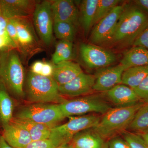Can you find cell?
<instances>
[{"instance_id": "3957f363", "label": "cell", "mask_w": 148, "mask_h": 148, "mask_svg": "<svg viewBox=\"0 0 148 148\" xmlns=\"http://www.w3.org/2000/svg\"><path fill=\"white\" fill-rule=\"evenodd\" d=\"M59 86L52 77H45L32 72L28 75L27 92L33 103L60 104L66 100L60 94Z\"/></svg>"}, {"instance_id": "484cf974", "label": "cell", "mask_w": 148, "mask_h": 148, "mask_svg": "<svg viewBox=\"0 0 148 148\" xmlns=\"http://www.w3.org/2000/svg\"><path fill=\"white\" fill-rule=\"evenodd\" d=\"M0 10L3 16L7 19L24 18L29 13L18 7L13 0H0Z\"/></svg>"}, {"instance_id": "9c48e42d", "label": "cell", "mask_w": 148, "mask_h": 148, "mask_svg": "<svg viewBox=\"0 0 148 148\" xmlns=\"http://www.w3.org/2000/svg\"><path fill=\"white\" fill-rule=\"evenodd\" d=\"M33 21L42 41L45 45H50L53 37V26L50 2L45 1L37 4L34 12Z\"/></svg>"}, {"instance_id": "8992f818", "label": "cell", "mask_w": 148, "mask_h": 148, "mask_svg": "<svg viewBox=\"0 0 148 148\" xmlns=\"http://www.w3.org/2000/svg\"><path fill=\"white\" fill-rule=\"evenodd\" d=\"M14 118L55 127L66 117L59 104L33 103L21 109Z\"/></svg>"}, {"instance_id": "603a6c76", "label": "cell", "mask_w": 148, "mask_h": 148, "mask_svg": "<svg viewBox=\"0 0 148 148\" xmlns=\"http://www.w3.org/2000/svg\"><path fill=\"white\" fill-rule=\"evenodd\" d=\"M14 24L17 32L20 47H29L34 44L35 38L32 30L23 18L9 19Z\"/></svg>"}, {"instance_id": "8d00e7d4", "label": "cell", "mask_w": 148, "mask_h": 148, "mask_svg": "<svg viewBox=\"0 0 148 148\" xmlns=\"http://www.w3.org/2000/svg\"><path fill=\"white\" fill-rule=\"evenodd\" d=\"M133 2L148 15V0H135Z\"/></svg>"}, {"instance_id": "83f0119b", "label": "cell", "mask_w": 148, "mask_h": 148, "mask_svg": "<svg viewBox=\"0 0 148 148\" xmlns=\"http://www.w3.org/2000/svg\"><path fill=\"white\" fill-rule=\"evenodd\" d=\"M120 1H121L119 0H99L95 12L93 26L108 14L116 6L119 5Z\"/></svg>"}, {"instance_id": "30bf717a", "label": "cell", "mask_w": 148, "mask_h": 148, "mask_svg": "<svg viewBox=\"0 0 148 148\" xmlns=\"http://www.w3.org/2000/svg\"><path fill=\"white\" fill-rule=\"evenodd\" d=\"M80 53L85 65L91 69H101L110 66L116 61L113 53L92 44L82 43L80 46Z\"/></svg>"}, {"instance_id": "836d02e7", "label": "cell", "mask_w": 148, "mask_h": 148, "mask_svg": "<svg viewBox=\"0 0 148 148\" xmlns=\"http://www.w3.org/2000/svg\"><path fill=\"white\" fill-rule=\"evenodd\" d=\"M108 148H131L128 143L121 138H114L108 143Z\"/></svg>"}, {"instance_id": "7402d4cb", "label": "cell", "mask_w": 148, "mask_h": 148, "mask_svg": "<svg viewBox=\"0 0 148 148\" xmlns=\"http://www.w3.org/2000/svg\"><path fill=\"white\" fill-rule=\"evenodd\" d=\"M148 76V65L131 67L123 72L122 84L134 89Z\"/></svg>"}, {"instance_id": "44dd1931", "label": "cell", "mask_w": 148, "mask_h": 148, "mask_svg": "<svg viewBox=\"0 0 148 148\" xmlns=\"http://www.w3.org/2000/svg\"><path fill=\"white\" fill-rule=\"evenodd\" d=\"M13 110V101L5 85L0 80V123L3 127L12 121Z\"/></svg>"}, {"instance_id": "b9f144b4", "label": "cell", "mask_w": 148, "mask_h": 148, "mask_svg": "<svg viewBox=\"0 0 148 148\" xmlns=\"http://www.w3.org/2000/svg\"><path fill=\"white\" fill-rule=\"evenodd\" d=\"M71 146L68 145H65L61 146L58 148H70Z\"/></svg>"}, {"instance_id": "52a82bcc", "label": "cell", "mask_w": 148, "mask_h": 148, "mask_svg": "<svg viewBox=\"0 0 148 148\" xmlns=\"http://www.w3.org/2000/svg\"><path fill=\"white\" fill-rule=\"evenodd\" d=\"M101 119L96 114L71 118L66 123L53 127L49 138L57 141L61 146L68 145L79 132L96 127Z\"/></svg>"}, {"instance_id": "1f68e13d", "label": "cell", "mask_w": 148, "mask_h": 148, "mask_svg": "<svg viewBox=\"0 0 148 148\" xmlns=\"http://www.w3.org/2000/svg\"><path fill=\"white\" fill-rule=\"evenodd\" d=\"M132 46H138L148 49V24L135 40Z\"/></svg>"}, {"instance_id": "d4e9b609", "label": "cell", "mask_w": 148, "mask_h": 148, "mask_svg": "<svg viewBox=\"0 0 148 148\" xmlns=\"http://www.w3.org/2000/svg\"><path fill=\"white\" fill-rule=\"evenodd\" d=\"M130 129L144 133L148 130V102L144 103L135 114L128 127Z\"/></svg>"}, {"instance_id": "e575fe53", "label": "cell", "mask_w": 148, "mask_h": 148, "mask_svg": "<svg viewBox=\"0 0 148 148\" xmlns=\"http://www.w3.org/2000/svg\"><path fill=\"white\" fill-rule=\"evenodd\" d=\"M54 66L49 63L44 64L40 75L45 77H52Z\"/></svg>"}, {"instance_id": "2e32d148", "label": "cell", "mask_w": 148, "mask_h": 148, "mask_svg": "<svg viewBox=\"0 0 148 148\" xmlns=\"http://www.w3.org/2000/svg\"><path fill=\"white\" fill-rule=\"evenodd\" d=\"M71 145L77 148H108L105 139L93 128L83 130L75 135Z\"/></svg>"}, {"instance_id": "ab89813d", "label": "cell", "mask_w": 148, "mask_h": 148, "mask_svg": "<svg viewBox=\"0 0 148 148\" xmlns=\"http://www.w3.org/2000/svg\"><path fill=\"white\" fill-rule=\"evenodd\" d=\"M0 148H14L12 147L6 142L4 138L2 136H0Z\"/></svg>"}, {"instance_id": "9a60e30c", "label": "cell", "mask_w": 148, "mask_h": 148, "mask_svg": "<svg viewBox=\"0 0 148 148\" xmlns=\"http://www.w3.org/2000/svg\"><path fill=\"white\" fill-rule=\"evenodd\" d=\"M3 128V137L12 147L24 148L32 142L29 132L13 122H11Z\"/></svg>"}, {"instance_id": "cb8c5ba5", "label": "cell", "mask_w": 148, "mask_h": 148, "mask_svg": "<svg viewBox=\"0 0 148 148\" xmlns=\"http://www.w3.org/2000/svg\"><path fill=\"white\" fill-rule=\"evenodd\" d=\"M73 53V42L63 40H60L56 45L55 51L52 54V62L57 65L62 62L70 61Z\"/></svg>"}, {"instance_id": "5bb4252c", "label": "cell", "mask_w": 148, "mask_h": 148, "mask_svg": "<svg viewBox=\"0 0 148 148\" xmlns=\"http://www.w3.org/2000/svg\"><path fill=\"white\" fill-rule=\"evenodd\" d=\"M106 92L109 101L118 107L132 106L140 101L134 89L123 84L116 86Z\"/></svg>"}, {"instance_id": "4316f807", "label": "cell", "mask_w": 148, "mask_h": 148, "mask_svg": "<svg viewBox=\"0 0 148 148\" xmlns=\"http://www.w3.org/2000/svg\"><path fill=\"white\" fill-rule=\"evenodd\" d=\"M75 27L73 24L65 21L53 22V31L55 36L60 40L73 42L75 38Z\"/></svg>"}, {"instance_id": "5b68a950", "label": "cell", "mask_w": 148, "mask_h": 148, "mask_svg": "<svg viewBox=\"0 0 148 148\" xmlns=\"http://www.w3.org/2000/svg\"><path fill=\"white\" fill-rule=\"evenodd\" d=\"M59 105L66 118L90 113L103 115L112 108L108 102L98 94L84 95L66 100Z\"/></svg>"}, {"instance_id": "d590c367", "label": "cell", "mask_w": 148, "mask_h": 148, "mask_svg": "<svg viewBox=\"0 0 148 148\" xmlns=\"http://www.w3.org/2000/svg\"><path fill=\"white\" fill-rule=\"evenodd\" d=\"M44 63L41 61H37L32 65V72L37 75H41Z\"/></svg>"}, {"instance_id": "ee69618b", "label": "cell", "mask_w": 148, "mask_h": 148, "mask_svg": "<svg viewBox=\"0 0 148 148\" xmlns=\"http://www.w3.org/2000/svg\"><path fill=\"white\" fill-rule=\"evenodd\" d=\"M148 132V130L147 131V132Z\"/></svg>"}, {"instance_id": "f546056e", "label": "cell", "mask_w": 148, "mask_h": 148, "mask_svg": "<svg viewBox=\"0 0 148 148\" xmlns=\"http://www.w3.org/2000/svg\"><path fill=\"white\" fill-rule=\"evenodd\" d=\"M57 141L49 138L45 140L32 141L24 148H58L61 147Z\"/></svg>"}, {"instance_id": "6da1fadb", "label": "cell", "mask_w": 148, "mask_h": 148, "mask_svg": "<svg viewBox=\"0 0 148 148\" xmlns=\"http://www.w3.org/2000/svg\"><path fill=\"white\" fill-rule=\"evenodd\" d=\"M148 24V15L132 2L124 5L111 41L121 45H133Z\"/></svg>"}, {"instance_id": "4fadbf2b", "label": "cell", "mask_w": 148, "mask_h": 148, "mask_svg": "<svg viewBox=\"0 0 148 148\" xmlns=\"http://www.w3.org/2000/svg\"><path fill=\"white\" fill-rule=\"evenodd\" d=\"M53 22L65 21L75 27L78 26L79 13L75 3L72 0H56L51 3Z\"/></svg>"}, {"instance_id": "d6a6232c", "label": "cell", "mask_w": 148, "mask_h": 148, "mask_svg": "<svg viewBox=\"0 0 148 148\" xmlns=\"http://www.w3.org/2000/svg\"><path fill=\"white\" fill-rule=\"evenodd\" d=\"M6 30L11 39L16 44L17 47H20L16 27L13 23L9 19H8Z\"/></svg>"}, {"instance_id": "4dcf8cb0", "label": "cell", "mask_w": 148, "mask_h": 148, "mask_svg": "<svg viewBox=\"0 0 148 148\" xmlns=\"http://www.w3.org/2000/svg\"><path fill=\"white\" fill-rule=\"evenodd\" d=\"M140 100L148 102V76L134 89Z\"/></svg>"}, {"instance_id": "8fae6325", "label": "cell", "mask_w": 148, "mask_h": 148, "mask_svg": "<svg viewBox=\"0 0 148 148\" xmlns=\"http://www.w3.org/2000/svg\"><path fill=\"white\" fill-rule=\"evenodd\" d=\"M127 68L120 64L99 69L95 75L93 90L98 92H107L117 85L122 84V77Z\"/></svg>"}, {"instance_id": "7c38bea8", "label": "cell", "mask_w": 148, "mask_h": 148, "mask_svg": "<svg viewBox=\"0 0 148 148\" xmlns=\"http://www.w3.org/2000/svg\"><path fill=\"white\" fill-rule=\"evenodd\" d=\"M95 76L83 72L70 82L59 86V91L62 96L77 97L90 93L95 84Z\"/></svg>"}, {"instance_id": "ba28073f", "label": "cell", "mask_w": 148, "mask_h": 148, "mask_svg": "<svg viewBox=\"0 0 148 148\" xmlns=\"http://www.w3.org/2000/svg\"><path fill=\"white\" fill-rule=\"evenodd\" d=\"M124 5H117L92 27L90 33L91 44L100 45L111 41Z\"/></svg>"}, {"instance_id": "7a4b0ae2", "label": "cell", "mask_w": 148, "mask_h": 148, "mask_svg": "<svg viewBox=\"0 0 148 148\" xmlns=\"http://www.w3.org/2000/svg\"><path fill=\"white\" fill-rule=\"evenodd\" d=\"M144 104L139 102L132 106L112 108L103 115L93 129L105 140L112 138L128 128L136 113Z\"/></svg>"}, {"instance_id": "7bdbcfd3", "label": "cell", "mask_w": 148, "mask_h": 148, "mask_svg": "<svg viewBox=\"0 0 148 148\" xmlns=\"http://www.w3.org/2000/svg\"><path fill=\"white\" fill-rule=\"evenodd\" d=\"M70 148H77L76 147H73L72 145H71V147H70Z\"/></svg>"}, {"instance_id": "f35d334b", "label": "cell", "mask_w": 148, "mask_h": 148, "mask_svg": "<svg viewBox=\"0 0 148 148\" xmlns=\"http://www.w3.org/2000/svg\"><path fill=\"white\" fill-rule=\"evenodd\" d=\"M9 48H14L10 43L3 37L0 36V50H5Z\"/></svg>"}, {"instance_id": "f1b7e54d", "label": "cell", "mask_w": 148, "mask_h": 148, "mask_svg": "<svg viewBox=\"0 0 148 148\" xmlns=\"http://www.w3.org/2000/svg\"><path fill=\"white\" fill-rule=\"evenodd\" d=\"M124 139L131 148H148V146L140 135L132 132H125Z\"/></svg>"}, {"instance_id": "ffe728a7", "label": "cell", "mask_w": 148, "mask_h": 148, "mask_svg": "<svg viewBox=\"0 0 148 148\" xmlns=\"http://www.w3.org/2000/svg\"><path fill=\"white\" fill-rule=\"evenodd\" d=\"M99 0H83L80 6V20L85 36L93 26L95 12Z\"/></svg>"}, {"instance_id": "e0dca14e", "label": "cell", "mask_w": 148, "mask_h": 148, "mask_svg": "<svg viewBox=\"0 0 148 148\" xmlns=\"http://www.w3.org/2000/svg\"><path fill=\"white\" fill-rule=\"evenodd\" d=\"M82 72L79 64L67 61L54 66L52 77L59 86L70 82Z\"/></svg>"}, {"instance_id": "74e56055", "label": "cell", "mask_w": 148, "mask_h": 148, "mask_svg": "<svg viewBox=\"0 0 148 148\" xmlns=\"http://www.w3.org/2000/svg\"><path fill=\"white\" fill-rule=\"evenodd\" d=\"M0 36L1 37H3L5 38L12 45V46L14 48H16L17 47L16 44L11 39L9 36L6 30L5 29H3L2 27L0 26Z\"/></svg>"}, {"instance_id": "60d3db41", "label": "cell", "mask_w": 148, "mask_h": 148, "mask_svg": "<svg viewBox=\"0 0 148 148\" xmlns=\"http://www.w3.org/2000/svg\"><path fill=\"white\" fill-rule=\"evenodd\" d=\"M141 137L145 140V142L148 146V132H144L140 134Z\"/></svg>"}, {"instance_id": "277c9868", "label": "cell", "mask_w": 148, "mask_h": 148, "mask_svg": "<svg viewBox=\"0 0 148 148\" xmlns=\"http://www.w3.org/2000/svg\"><path fill=\"white\" fill-rule=\"evenodd\" d=\"M0 80L16 96H24V69L16 51L9 50L0 54Z\"/></svg>"}, {"instance_id": "ac0fdd59", "label": "cell", "mask_w": 148, "mask_h": 148, "mask_svg": "<svg viewBox=\"0 0 148 148\" xmlns=\"http://www.w3.org/2000/svg\"><path fill=\"white\" fill-rule=\"evenodd\" d=\"M11 121L20 125L29 132L32 141L45 140L50 137L53 126L13 117Z\"/></svg>"}, {"instance_id": "d6986e66", "label": "cell", "mask_w": 148, "mask_h": 148, "mask_svg": "<svg viewBox=\"0 0 148 148\" xmlns=\"http://www.w3.org/2000/svg\"><path fill=\"white\" fill-rule=\"evenodd\" d=\"M120 64L127 69L148 65V49L141 46H132L123 55Z\"/></svg>"}]
</instances>
